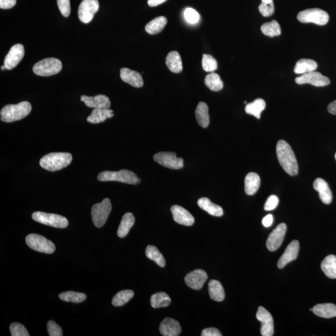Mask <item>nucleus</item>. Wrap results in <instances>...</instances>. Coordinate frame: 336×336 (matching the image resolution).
<instances>
[{
    "label": "nucleus",
    "mask_w": 336,
    "mask_h": 336,
    "mask_svg": "<svg viewBox=\"0 0 336 336\" xmlns=\"http://www.w3.org/2000/svg\"><path fill=\"white\" fill-rule=\"evenodd\" d=\"M277 154L281 167L290 176H297L298 165L294 151L288 143L280 140L277 145Z\"/></svg>",
    "instance_id": "nucleus-1"
},
{
    "label": "nucleus",
    "mask_w": 336,
    "mask_h": 336,
    "mask_svg": "<svg viewBox=\"0 0 336 336\" xmlns=\"http://www.w3.org/2000/svg\"><path fill=\"white\" fill-rule=\"evenodd\" d=\"M31 105L30 102L24 101L16 105H7L0 112L3 122L11 123L24 119L30 114Z\"/></svg>",
    "instance_id": "nucleus-2"
},
{
    "label": "nucleus",
    "mask_w": 336,
    "mask_h": 336,
    "mask_svg": "<svg viewBox=\"0 0 336 336\" xmlns=\"http://www.w3.org/2000/svg\"><path fill=\"white\" fill-rule=\"evenodd\" d=\"M73 161V156L69 153H51L40 160L39 165L50 171L61 170L67 167Z\"/></svg>",
    "instance_id": "nucleus-3"
},
{
    "label": "nucleus",
    "mask_w": 336,
    "mask_h": 336,
    "mask_svg": "<svg viewBox=\"0 0 336 336\" xmlns=\"http://www.w3.org/2000/svg\"><path fill=\"white\" fill-rule=\"evenodd\" d=\"M100 182H118L129 185H136L140 183V180L133 172L122 169L119 171H103L97 177Z\"/></svg>",
    "instance_id": "nucleus-4"
},
{
    "label": "nucleus",
    "mask_w": 336,
    "mask_h": 336,
    "mask_svg": "<svg viewBox=\"0 0 336 336\" xmlns=\"http://www.w3.org/2000/svg\"><path fill=\"white\" fill-rule=\"evenodd\" d=\"M62 64L59 59L47 58L37 62L33 68L34 73L39 76H51L61 71Z\"/></svg>",
    "instance_id": "nucleus-5"
},
{
    "label": "nucleus",
    "mask_w": 336,
    "mask_h": 336,
    "mask_svg": "<svg viewBox=\"0 0 336 336\" xmlns=\"http://www.w3.org/2000/svg\"><path fill=\"white\" fill-rule=\"evenodd\" d=\"M297 18L298 21L303 24L311 23V24L323 26L328 23L329 16L325 11L319 8H311L300 11L298 14Z\"/></svg>",
    "instance_id": "nucleus-6"
},
{
    "label": "nucleus",
    "mask_w": 336,
    "mask_h": 336,
    "mask_svg": "<svg viewBox=\"0 0 336 336\" xmlns=\"http://www.w3.org/2000/svg\"><path fill=\"white\" fill-rule=\"evenodd\" d=\"M111 204L108 198H105L101 203L96 204L92 208L91 215L94 225L97 228H102L108 219L111 211Z\"/></svg>",
    "instance_id": "nucleus-7"
},
{
    "label": "nucleus",
    "mask_w": 336,
    "mask_h": 336,
    "mask_svg": "<svg viewBox=\"0 0 336 336\" xmlns=\"http://www.w3.org/2000/svg\"><path fill=\"white\" fill-rule=\"evenodd\" d=\"M26 243L34 251L51 254L55 251L56 247L51 240L41 235L31 234L26 237Z\"/></svg>",
    "instance_id": "nucleus-8"
},
{
    "label": "nucleus",
    "mask_w": 336,
    "mask_h": 336,
    "mask_svg": "<svg viewBox=\"0 0 336 336\" xmlns=\"http://www.w3.org/2000/svg\"><path fill=\"white\" fill-rule=\"evenodd\" d=\"M32 218L36 222L55 228L64 229L69 225L68 219L65 217L58 214L37 211L34 212Z\"/></svg>",
    "instance_id": "nucleus-9"
},
{
    "label": "nucleus",
    "mask_w": 336,
    "mask_h": 336,
    "mask_svg": "<svg viewBox=\"0 0 336 336\" xmlns=\"http://www.w3.org/2000/svg\"><path fill=\"white\" fill-rule=\"evenodd\" d=\"M155 162L164 167L172 169H180L184 167V160L178 158L173 152H159L153 156Z\"/></svg>",
    "instance_id": "nucleus-10"
},
{
    "label": "nucleus",
    "mask_w": 336,
    "mask_h": 336,
    "mask_svg": "<svg viewBox=\"0 0 336 336\" xmlns=\"http://www.w3.org/2000/svg\"><path fill=\"white\" fill-rule=\"evenodd\" d=\"M98 0H83L79 5L78 16L80 21L87 24L93 20L94 14L99 10Z\"/></svg>",
    "instance_id": "nucleus-11"
},
{
    "label": "nucleus",
    "mask_w": 336,
    "mask_h": 336,
    "mask_svg": "<svg viewBox=\"0 0 336 336\" xmlns=\"http://www.w3.org/2000/svg\"><path fill=\"white\" fill-rule=\"evenodd\" d=\"M257 319L261 323L260 332L262 336H272L274 334V319L271 313L262 306H260L257 312Z\"/></svg>",
    "instance_id": "nucleus-12"
},
{
    "label": "nucleus",
    "mask_w": 336,
    "mask_h": 336,
    "mask_svg": "<svg viewBox=\"0 0 336 336\" xmlns=\"http://www.w3.org/2000/svg\"><path fill=\"white\" fill-rule=\"evenodd\" d=\"M295 82L298 84H309L314 85L315 87H324L330 84V80L328 77L315 71L303 74L302 76L297 77Z\"/></svg>",
    "instance_id": "nucleus-13"
},
{
    "label": "nucleus",
    "mask_w": 336,
    "mask_h": 336,
    "mask_svg": "<svg viewBox=\"0 0 336 336\" xmlns=\"http://www.w3.org/2000/svg\"><path fill=\"white\" fill-rule=\"evenodd\" d=\"M286 230V224L281 223L269 235L266 245L270 251L274 252L280 248L285 238Z\"/></svg>",
    "instance_id": "nucleus-14"
},
{
    "label": "nucleus",
    "mask_w": 336,
    "mask_h": 336,
    "mask_svg": "<svg viewBox=\"0 0 336 336\" xmlns=\"http://www.w3.org/2000/svg\"><path fill=\"white\" fill-rule=\"evenodd\" d=\"M25 56V49L21 44H16L11 47L6 56L4 65L8 70H13L19 64Z\"/></svg>",
    "instance_id": "nucleus-15"
},
{
    "label": "nucleus",
    "mask_w": 336,
    "mask_h": 336,
    "mask_svg": "<svg viewBox=\"0 0 336 336\" xmlns=\"http://www.w3.org/2000/svg\"><path fill=\"white\" fill-rule=\"evenodd\" d=\"M207 273L203 270H196L187 274L185 282L189 288L195 290H199L203 288L204 284L208 280Z\"/></svg>",
    "instance_id": "nucleus-16"
},
{
    "label": "nucleus",
    "mask_w": 336,
    "mask_h": 336,
    "mask_svg": "<svg viewBox=\"0 0 336 336\" xmlns=\"http://www.w3.org/2000/svg\"><path fill=\"white\" fill-rule=\"evenodd\" d=\"M300 250V243L298 240L292 241L287 247L285 252L283 253L278 261V267L281 269L284 268L287 264L297 259Z\"/></svg>",
    "instance_id": "nucleus-17"
},
{
    "label": "nucleus",
    "mask_w": 336,
    "mask_h": 336,
    "mask_svg": "<svg viewBox=\"0 0 336 336\" xmlns=\"http://www.w3.org/2000/svg\"><path fill=\"white\" fill-rule=\"evenodd\" d=\"M171 211L175 222L186 226L193 225L194 217L183 207L174 205L171 207Z\"/></svg>",
    "instance_id": "nucleus-18"
},
{
    "label": "nucleus",
    "mask_w": 336,
    "mask_h": 336,
    "mask_svg": "<svg viewBox=\"0 0 336 336\" xmlns=\"http://www.w3.org/2000/svg\"><path fill=\"white\" fill-rule=\"evenodd\" d=\"M120 77L123 81L133 86L134 87H143L144 82L142 75L137 71H132L130 69L122 68L120 70Z\"/></svg>",
    "instance_id": "nucleus-19"
},
{
    "label": "nucleus",
    "mask_w": 336,
    "mask_h": 336,
    "mask_svg": "<svg viewBox=\"0 0 336 336\" xmlns=\"http://www.w3.org/2000/svg\"><path fill=\"white\" fill-rule=\"evenodd\" d=\"M160 331L164 336H177L182 332V327L176 320L166 318L160 324Z\"/></svg>",
    "instance_id": "nucleus-20"
},
{
    "label": "nucleus",
    "mask_w": 336,
    "mask_h": 336,
    "mask_svg": "<svg viewBox=\"0 0 336 336\" xmlns=\"http://www.w3.org/2000/svg\"><path fill=\"white\" fill-rule=\"evenodd\" d=\"M80 100L84 102L88 107L93 108H109L111 105L110 99L104 95H98L95 97L82 96Z\"/></svg>",
    "instance_id": "nucleus-21"
},
{
    "label": "nucleus",
    "mask_w": 336,
    "mask_h": 336,
    "mask_svg": "<svg viewBox=\"0 0 336 336\" xmlns=\"http://www.w3.org/2000/svg\"><path fill=\"white\" fill-rule=\"evenodd\" d=\"M313 187L319 192L321 201L325 205H329L332 200V194L328 184L321 178H317L313 183Z\"/></svg>",
    "instance_id": "nucleus-22"
},
{
    "label": "nucleus",
    "mask_w": 336,
    "mask_h": 336,
    "mask_svg": "<svg viewBox=\"0 0 336 336\" xmlns=\"http://www.w3.org/2000/svg\"><path fill=\"white\" fill-rule=\"evenodd\" d=\"M113 110L109 108H94L91 114L87 117V122L97 124L105 121L107 119L114 116Z\"/></svg>",
    "instance_id": "nucleus-23"
},
{
    "label": "nucleus",
    "mask_w": 336,
    "mask_h": 336,
    "mask_svg": "<svg viewBox=\"0 0 336 336\" xmlns=\"http://www.w3.org/2000/svg\"><path fill=\"white\" fill-rule=\"evenodd\" d=\"M197 205L203 210L213 216L221 217L223 214L222 208L219 205L212 203L208 198H200L197 201Z\"/></svg>",
    "instance_id": "nucleus-24"
},
{
    "label": "nucleus",
    "mask_w": 336,
    "mask_h": 336,
    "mask_svg": "<svg viewBox=\"0 0 336 336\" xmlns=\"http://www.w3.org/2000/svg\"><path fill=\"white\" fill-rule=\"evenodd\" d=\"M312 311L319 317L334 318L336 317V305L332 303L319 304L312 308Z\"/></svg>",
    "instance_id": "nucleus-25"
},
{
    "label": "nucleus",
    "mask_w": 336,
    "mask_h": 336,
    "mask_svg": "<svg viewBox=\"0 0 336 336\" xmlns=\"http://www.w3.org/2000/svg\"><path fill=\"white\" fill-rule=\"evenodd\" d=\"M260 178L257 173H250L245 179V191L249 196L254 195L259 189Z\"/></svg>",
    "instance_id": "nucleus-26"
},
{
    "label": "nucleus",
    "mask_w": 336,
    "mask_h": 336,
    "mask_svg": "<svg viewBox=\"0 0 336 336\" xmlns=\"http://www.w3.org/2000/svg\"><path fill=\"white\" fill-rule=\"evenodd\" d=\"M166 64L172 73H180L183 71V62L180 54L176 51H171L166 58Z\"/></svg>",
    "instance_id": "nucleus-27"
},
{
    "label": "nucleus",
    "mask_w": 336,
    "mask_h": 336,
    "mask_svg": "<svg viewBox=\"0 0 336 336\" xmlns=\"http://www.w3.org/2000/svg\"><path fill=\"white\" fill-rule=\"evenodd\" d=\"M136 219L133 214L128 212L123 215L120 222L117 235L120 238H124L127 235L130 229L133 226Z\"/></svg>",
    "instance_id": "nucleus-28"
},
{
    "label": "nucleus",
    "mask_w": 336,
    "mask_h": 336,
    "mask_svg": "<svg viewBox=\"0 0 336 336\" xmlns=\"http://www.w3.org/2000/svg\"><path fill=\"white\" fill-rule=\"evenodd\" d=\"M321 270L327 277L331 279L336 278V257L334 255H330L326 257L321 265Z\"/></svg>",
    "instance_id": "nucleus-29"
},
{
    "label": "nucleus",
    "mask_w": 336,
    "mask_h": 336,
    "mask_svg": "<svg viewBox=\"0 0 336 336\" xmlns=\"http://www.w3.org/2000/svg\"><path fill=\"white\" fill-rule=\"evenodd\" d=\"M196 118L197 122L203 128H207L210 123L209 119V108L205 102H199L196 108Z\"/></svg>",
    "instance_id": "nucleus-30"
},
{
    "label": "nucleus",
    "mask_w": 336,
    "mask_h": 336,
    "mask_svg": "<svg viewBox=\"0 0 336 336\" xmlns=\"http://www.w3.org/2000/svg\"><path fill=\"white\" fill-rule=\"evenodd\" d=\"M209 296L212 300L220 302L225 298V292L219 281L212 280L209 283Z\"/></svg>",
    "instance_id": "nucleus-31"
},
{
    "label": "nucleus",
    "mask_w": 336,
    "mask_h": 336,
    "mask_svg": "<svg viewBox=\"0 0 336 336\" xmlns=\"http://www.w3.org/2000/svg\"><path fill=\"white\" fill-rule=\"evenodd\" d=\"M318 68L317 63L312 59H302L299 60L294 68L295 74H305L315 71Z\"/></svg>",
    "instance_id": "nucleus-32"
},
{
    "label": "nucleus",
    "mask_w": 336,
    "mask_h": 336,
    "mask_svg": "<svg viewBox=\"0 0 336 336\" xmlns=\"http://www.w3.org/2000/svg\"><path fill=\"white\" fill-rule=\"evenodd\" d=\"M168 20L165 16L156 17L146 25L145 30L149 34H159L164 30Z\"/></svg>",
    "instance_id": "nucleus-33"
},
{
    "label": "nucleus",
    "mask_w": 336,
    "mask_h": 336,
    "mask_svg": "<svg viewBox=\"0 0 336 336\" xmlns=\"http://www.w3.org/2000/svg\"><path fill=\"white\" fill-rule=\"evenodd\" d=\"M265 102L263 99H257L254 102L248 103L246 105L245 110L247 114L252 115L257 119H260L261 113L265 110Z\"/></svg>",
    "instance_id": "nucleus-34"
},
{
    "label": "nucleus",
    "mask_w": 336,
    "mask_h": 336,
    "mask_svg": "<svg viewBox=\"0 0 336 336\" xmlns=\"http://www.w3.org/2000/svg\"><path fill=\"white\" fill-rule=\"evenodd\" d=\"M171 300L165 293H157L151 297V305L153 308H164L171 304Z\"/></svg>",
    "instance_id": "nucleus-35"
},
{
    "label": "nucleus",
    "mask_w": 336,
    "mask_h": 336,
    "mask_svg": "<svg viewBox=\"0 0 336 336\" xmlns=\"http://www.w3.org/2000/svg\"><path fill=\"white\" fill-rule=\"evenodd\" d=\"M205 82L207 87L214 92L220 91L223 87L222 80L216 73H212L207 75Z\"/></svg>",
    "instance_id": "nucleus-36"
},
{
    "label": "nucleus",
    "mask_w": 336,
    "mask_h": 336,
    "mask_svg": "<svg viewBox=\"0 0 336 336\" xmlns=\"http://www.w3.org/2000/svg\"><path fill=\"white\" fill-rule=\"evenodd\" d=\"M146 255L149 260L154 261L160 267H165L166 261L163 255L156 247L148 245L146 249Z\"/></svg>",
    "instance_id": "nucleus-37"
},
{
    "label": "nucleus",
    "mask_w": 336,
    "mask_h": 336,
    "mask_svg": "<svg viewBox=\"0 0 336 336\" xmlns=\"http://www.w3.org/2000/svg\"><path fill=\"white\" fill-rule=\"evenodd\" d=\"M261 31L265 36L272 37L278 36L281 34L280 26L275 20L263 24L261 27Z\"/></svg>",
    "instance_id": "nucleus-38"
},
{
    "label": "nucleus",
    "mask_w": 336,
    "mask_h": 336,
    "mask_svg": "<svg viewBox=\"0 0 336 336\" xmlns=\"http://www.w3.org/2000/svg\"><path fill=\"white\" fill-rule=\"evenodd\" d=\"M59 297L65 302L80 303L86 300L87 296L82 293L75 292H67L59 295Z\"/></svg>",
    "instance_id": "nucleus-39"
},
{
    "label": "nucleus",
    "mask_w": 336,
    "mask_h": 336,
    "mask_svg": "<svg viewBox=\"0 0 336 336\" xmlns=\"http://www.w3.org/2000/svg\"><path fill=\"white\" fill-rule=\"evenodd\" d=\"M134 292L132 290H123L118 293L112 300V304L115 306H122L133 297Z\"/></svg>",
    "instance_id": "nucleus-40"
},
{
    "label": "nucleus",
    "mask_w": 336,
    "mask_h": 336,
    "mask_svg": "<svg viewBox=\"0 0 336 336\" xmlns=\"http://www.w3.org/2000/svg\"><path fill=\"white\" fill-rule=\"evenodd\" d=\"M203 70L208 73H212L217 69V62L209 54H204L202 60Z\"/></svg>",
    "instance_id": "nucleus-41"
},
{
    "label": "nucleus",
    "mask_w": 336,
    "mask_h": 336,
    "mask_svg": "<svg viewBox=\"0 0 336 336\" xmlns=\"http://www.w3.org/2000/svg\"><path fill=\"white\" fill-rule=\"evenodd\" d=\"M10 329L12 336H30L27 329L21 324L12 323L10 325Z\"/></svg>",
    "instance_id": "nucleus-42"
},
{
    "label": "nucleus",
    "mask_w": 336,
    "mask_h": 336,
    "mask_svg": "<svg viewBox=\"0 0 336 336\" xmlns=\"http://www.w3.org/2000/svg\"><path fill=\"white\" fill-rule=\"evenodd\" d=\"M184 15H185L186 21L190 24H197L200 18L199 13L191 8H186Z\"/></svg>",
    "instance_id": "nucleus-43"
},
{
    "label": "nucleus",
    "mask_w": 336,
    "mask_h": 336,
    "mask_svg": "<svg viewBox=\"0 0 336 336\" xmlns=\"http://www.w3.org/2000/svg\"><path fill=\"white\" fill-rule=\"evenodd\" d=\"M48 331L50 336L63 335L62 330L61 327L53 321H50L47 324Z\"/></svg>",
    "instance_id": "nucleus-44"
},
{
    "label": "nucleus",
    "mask_w": 336,
    "mask_h": 336,
    "mask_svg": "<svg viewBox=\"0 0 336 336\" xmlns=\"http://www.w3.org/2000/svg\"><path fill=\"white\" fill-rule=\"evenodd\" d=\"M57 5L62 16L67 18L71 13L70 0H57Z\"/></svg>",
    "instance_id": "nucleus-45"
},
{
    "label": "nucleus",
    "mask_w": 336,
    "mask_h": 336,
    "mask_svg": "<svg viewBox=\"0 0 336 336\" xmlns=\"http://www.w3.org/2000/svg\"><path fill=\"white\" fill-rule=\"evenodd\" d=\"M260 12L263 16L268 17L274 13L275 8L274 3L271 4H266L265 3L261 2L259 7H258Z\"/></svg>",
    "instance_id": "nucleus-46"
},
{
    "label": "nucleus",
    "mask_w": 336,
    "mask_h": 336,
    "mask_svg": "<svg viewBox=\"0 0 336 336\" xmlns=\"http://www.w3.org/2000/svg\"><path fill=\"white\" fill-rule=\"evenodd\" d=\"M278 203H279L278 197L275 195H272L267 199L265 206H264V209L266 211L274 210L278 205Z\"/></svg>",
    "instance_id": "nucleus-47"
},
{
    "label": "nucleus",
    "mask_w": 336,
    "mask_h": 336,
    "mask_svg": "<svg viewBox=\"0 0 336 336\" xmlns=\"http://www.w3.org/2000/svg\"><path fill=\"white\" fill-rule=\"evenodd\" d=\"M202 336H222V333H221L219 329L215 328V327H209V328H206L203 330L202 331Z\"/></svg>",
    "instance_id": "nucleus-48"
},
{
    "label": "nucleus",
    "mask_w": 336,
    "mask_h": 336,
    "mask_svg": "<svg viewBox=\"0 0 336 336\" xmlns=\"http://www.w3.org/2000/svg\"><path fill=\"white\" fill-rule=\"evenodd\" d=\"M16 4V0H0V8L2 9H10Z\"/></svg>",
    "instance_id": "nucleus-49"
},
{
    "label": "nucleus",
    "mask_w": 336,
    "mask_h": 336,
    "mask_svg": "<svg viewBox=\"0 0 336 336\" xmlns=\"http://www.w3.org/2000/svg\"><path fill=\"white\" fill-rule=\"evenodd\" d=\"M273 222H274V217H273L272 214L266 215L262 220L263 225L265 228L271 227L272 225Z\"/></svg>",
    "instance_id": "nucleus-50"
},
{
    "label": "nucleus",
    "mask_w": 336,
    "mask_h": 336,
    "mask_svg": "<svg viewBox=\"0 0 336 336\" xmlns=\"http://www.w3.org/2000/svg\"><path fill=\"white\" fill-rule=\"evenodd\" d=\"M166 1V0H148V4L149 7H154L163 4Z\"/></svg>",
    "instance_id": "nucleus-51"
},
{
    "label": "nucleus",
    "mask_w": 336,
    "mask_h": 336,
    "mask_svg": "<svg viewBox=\"0 0 336 336\" xmlns=\"http://www.w3.org/2000/svg\"><path fill=\"white\" fill-rule=\"evenodd\" d=\"M327 110H328L330 114L336 116V100L329 103L328 107H327Z\"/></svg>",
    "instance_id": "nucleus-52"
},
{
    "label": "nucleus",
    "mask_w": 336,
    "mask_h": 336,
    "mask_svg": "<svg viewBox=\"0 0 336 336\" xmlns=\"http://www.w3.org/2000/svg\"><path fill=\"white\" fill-rule=\"evenodd\" d=\"M261 2L265 3V4H273V3H274V2H273V0H261Z\"/></svg>",
    "instance_id": "nucleus-53"
},
{
    "label": "nucleus",
    "mask_w": 336,
    "mask_h": 336,
    "mask_svg": "<svg viewBox=\"0 0 336 336\" xmlns=\"http://www.w3.org/2000/svg\"><path fill=\"white\" fill-rule=\"evenodd\" d=\"M1 70H2V71H4V70H7V69H6L5 66L4 65V66H2V67H1Z\"/></svg>",
    "instance_id": "nucleus-54"
},
{
    "label": "nucleus",
    "mask_w": 336,
    "mask_h": 336,
    "mask_svg": "<svg viewBox=\"0 0 336 336\" xmlns=\"http://www.w3.org/2000/svg\"><path fill=\"white\" fill-rule=\"evenodd\" d=\"M310 311H312V308H310Z\"/></svg>",
    "instance_id": "nucleus-55"
},
{
    "label": "nucleus",
    "mask_w": 336,
    "mask_h": 336,
    "mask_svg": "<svg viewBox=\"0 0 336 336\" xmlns=\"http://www.w3.org/2000/svg\"><path fill=\"white\" fill-rule=\"evenodd\" d=\"M335 160H336V153H335Z\"/></svg>",
    "instance_id": "nucleus-56"
}]
</instances>
